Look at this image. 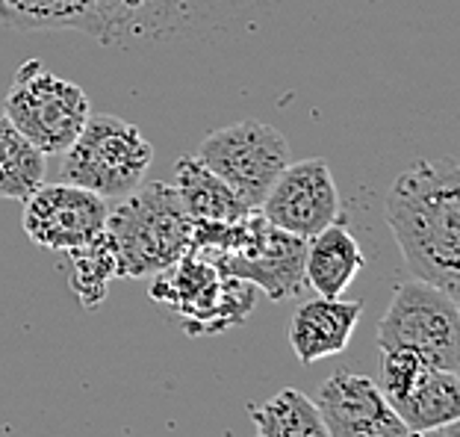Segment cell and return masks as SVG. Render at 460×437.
<instances>
[{"label":"cell","mask_w":460,"mask_h":437,"mask_svg":"<svg viewBox=\"0 0 460 437\" xmlns=\"http://www.w3.org/2000/svg\"><path fill=\"white\" fill-rule=\"evenodd\" d=\"M386 225L413 278L457 299L460 169L455 160H416L390 183Z\"/></svg>","instance_id":"6da1fadb"},{"label":"cell","mask_w":460,"mask_h":437,"mask_svg":"<svg viewBox=\"0 0 460 437\" xmlns=\"http://www.w3.org/2000/svg\"><path fill=\"white\" fill-rule=\"evenodd\" d=\"M190 252L230 278H243L269 299L287 301L307 290V239L280 231L260 210L236 222H192Z\"/></svg>","instance_id":"7a4b0ae2"},{"label":"cell","mask_w":460,"mask_h":437,"mask_svg":"<svg viewBox=\"0 0 460 437\" xmlns=\"http://www.w3.org/2000/svg\"><path fill=\"white\" fill-rule=\"evenodd\" d=\"M119 278H148L190 252L192 218L186 216L177 190L163 181L139 183L107 213Z\"/></svg>","instance_id":"3957f363"},{"label":"cell","mask_w":460,"mask_h":437,"mask_svg":"<svg viewBox=\"0 0 460 437\" xmlns=\"http://www.w3.org/2000/svg\"><path fill=\"white\" fill-rule=\"evenodd\" d=\"M151 278L148 296L174 310L190 337H216L243 326L257 301L254 284L218 272L195 252H186Z\"/></svg>","instance_id":"277c9868"},{"label":"cell","mask_w":460,"mask_h":437,"mask_svg":"<svg viewBox=\"0 0 460 437\" xmlns=\"http://www.w3.org/2000/svg\"><path fill=\"white\" fill-rule=\"evenodd\" d=\"M62 154V181L98 192L103 199L133 192L145 183L154 163V145L145 139V133L107 112L89 116L77 139Z\"/></svg>","instance_id":"5b68a950"},{"label":"cell","mask_w":460,"mask_h":437,"mask_svg":"<svg viewBox=\"0 0 460 437\" xmlns=\"http://www.w3.org/2000/svg\"><path fill=\"white\" fill-rule=\"evenodd\" d=\"M378 349H407L434 367H460V310L457 299L428 281H404L378 322Z\"/></svg>","instance_id":"8992f818"},{"label":"cell","mask_w":460,"mask_h":437,"mask_svg":"<svg viewBox=\"0 0 460 437\" xmlns=\"http://www.w3.org/2000/svg\"><path fill=\"white\" fill-rule=\"evenodd\" d=\"M4 112L45 157H50L77 139L92 107L77 83L48 71L39 59H30L18 68L6 92Z\"/></svg>","instance_id":"52a82bcc"},{"label":"cell","mask_w":460,"mask_h":437,"mask_svg":"<svg viewBox=\"0 0 460 437\" xmlns=\"http://www.w3.org/2000/svg\"><path fill=\"white\" fill-rule=\"evenodd\" d=\"M198 157L236 192L245 207L260 210L271 183L292 163V151L278 128L260 119H245L213 130L198 145Z\"/></svg>","instance_id":"ba28073f"},{"label":"cell","mask_w":460,"mask_h":437,"mask_svg":"<svg viewBox=\"0 0 460 437\" xmlns=\"http://www.w3.org/2000/svg\"><path fill=\"white\" fill-rule=\"evenodd\" d=\"M165 0H0V24L24 33L75 30L103 45L154 27Z\"/></svg>","instance_id":"9c48e42d"},{"label":"cell","mask_w":460,"mask_h":437,"mask_svg":"<svg viewBox=\"0 0 460 437\" xmlns=\"http://www.w3.org/2000/svg\"><path fill=\"white\" fill-rule=\"evenodd\" d=\"M381 393L411 432H428L460 420V381L407 349L381 352Z\"/></svg>","instance_id":"30bf717a"},{"label":"cell","mask_w":460,"mask_h":437,"mask_svg":"<svg viewBox=\"0 0 460 437\" xmlns=\"http://www.w3.org/2000/svg\"><path fill=\"white\" fill-rule=\"evenodd\" d=\"M107 199L75 183H41L24 199V231L30 243L50 252H71L92 243L107 225Z\"/></svg>","instance_id":"8fae6325"},{"label":"cell","mask_w":460,"mask_h":437,"mask_svg":"<svg viewBox=\"0 0 460 437\" xmlns=\"http://www.w3.org/2000/svg\"><path fill=\"white\" fill-rule=\"evenodd\" d=\"M260 213L280 231L305 239L325 231L340 218V192L328 163L322 157L289 163L271 183Z\"/></svg>","instance_id":"7c38bea8"},{"label":"cell","mask_w":460,"mask_h":437,"mask_svg":"<svg viewBox=\"0 0 460 437\" xmlns=\"http://www.w3.org/2000/svg\"><path fill=\"white\" fill-rule=\"evenodd\" d=\"M331 437H407L411 429L390 408L378 381L351 370H337L322 381L313 399Z\"/></svg>","instance_id":"4fadbf2b"},{"label":"cell","mask_w":460,"mask_h":437,"mask_svg":"<svg viewBox=\"0 0 460 437\" xmlns=\"http://www.w3.org/2000/svg\"><path fill=\"white\" fill-rule=\"evenodd\" d=\"M363 314V301H345L316 296L305 301L289 322V343L301 363H316L322 358L340 355L349 349L354 328Z\"/></svg>","instance_id":"5bb4252c"},{"label":"cell","mask_w":460,"mask_h":437,"mask_svg":"<svg viewBox=\"0 0 460 437\" xmlns=\"http://www.w3.org/2000/svg\"><path fill=\"white\" fill-rule=\"evenodd\" d=\"M366 266V257L360 252L358 239L345 227V222H333L325 231L307 239V257H305V275L307 287L316 290V296L340 299L351 281L360 275Z\"/></svg>","instance_id":"9a60e30c"},{"label":"cell","mask_w":460,"mask_h":437,"mask_svg":"<svg viewBox=\"0 0 460 437\" xmlns=\"http://www.w3.org/2000/svg\"><path fill=\"white\" fill-rule=\"evenodd\" d=\"M174 190L192 222H236L251 213V207L239 201L236 192L207 169L198 154H186L174 163Z\"/></svg>","instance_id":"2e32d148"},{"label":"cell","mask_w":460,"mask_h":437,"mask_svg":"<svg viewBox=\"0 0 460 437\" xmlns=\"http://www.w3.org/2000/svg\"><path fill=\"white\" fill-rule=\"evenodd\" d=\"M254 437H331L316 402L296 388H284L263 405H248Z\"/></svg>","instance_id":"e0dca14e"},{"label":"cell","mask_w":460,"mask_h":437,"mask_svg":"<svg viewBox=\"0 0 460 437\" xmlns=\"http://www.w3.org/2000/svg\"><path fill=\"white\" fill-rule=\"evenodd\" d=\"M48 157L0 110V199L24 201L45 183Z\"/></svg>","instance_id":"ac0fdd59"},{"label":"cell","mask_w":460,"mask_h":437,"mask_svg":"<svg viewBox=\"0 0 460 437\" xmlns=\"http://www.w3.org/2000/svg\"><path fill=\"white\" fill-rule=\"evenodd\" d=\"M71 260V290H75L77 301L86 310L98 308L107 299L110 281L119 278V260H115V248L107 231H101L92 243L71 248L66 252Z\"/></svg>","instance_id":"d6986e66"},{"label":"cell","mask_w":460,"mask_h":437,"mask_svg":"<svg viewBox=\"0 0 460 437\" xmlns=\"http://www.w3.org/2000/svg\"><path fill=\"white\" fill-rule=\"evenodd\" d=\"M407 437H460V425L457 423H448L440 425V429H428V432H411Z\"/></svg>","instance_id":"ffe728a7"}]
</instances>
